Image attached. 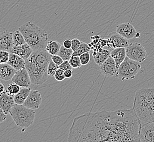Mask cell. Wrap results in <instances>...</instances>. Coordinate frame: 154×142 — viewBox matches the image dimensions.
I'll use <instances>...</instances> for the list:
<instances>
[{
	"label": "cell",
	"instance_id": "6da1fadb",
	"mask_svg": "<svg viewBox=\"0 0 154 142\" xmlns=\"http://www.w3.org/2000/svg\"><path fill=\"white\" fill-rule=\"evenodd\" d=\"M140 127L133 108L88 113L74 119L68 142H140Z\"/></svg>",
	"mask_w": 154,
	"mask_h": 142
},
{
	"label": "cell",
	"instance_id": "7a4b0ae2",
	"mask_svg": "<svg viewBox=\"0 0 154 142\" xmlns=\"http://www.w3.org/2000/svg\"><path fill=\"white\" fill-rule=\"evenodd\" d=\"M51 56L46 50L34 51L30 57L25 60V68L30 75L32 84L40 85L47 80L48 68Z\"/></svg>",
	"mask_w": 154,
	"mask_h": 142
},
{
	"label": "cell",
	"instance_id": "3957f363",
	"mask_svg": "<svg viewBox=\"0 0 154 142\" xmlns=\"http://www.w3.org/2000/svg\"><path fill=\"white\" fill-rule=\"evenodd\" d=\"M133 108L141 126L154 122V88L137 90Z\"/></svg>",
	"mask_w": 154,
	"mask_h": 142
},
{
	"label": "cell",
	"instance_id": "277c9868",
	"mask_svg": "<svg viewBox=\"0 0 154 142\" xmlns=\"http://www.w3.org/2000/svg\"><path fill=\"white\" fill-rule=\"evenodd\" d=\"M25 41L33 51L45 50L49 42L47 32L32 22H27L19 27Z\"/></svg>",
	"mask_w": 154,
	"mask_h": 142
},
{
	"label": "cell",
	"instance_id": "5b68a950",
	"mask_svg": "<svg viewBox=\"0 0 154 142\" xmlns=\"http://www.w3.org/2000/svg\"><path fill=\"white\" fill-rule=\"evenodd\" d=\"M13 121L18 126L26 128L32 124L35 118V110L27 108L23 104H15L9 112Z\"/></svg>",
	"mask_w": 154,
	"mask_h": 142
},
{
	"label": "cell",
	"instance_id": "8992f818",
	"mask_svg": "<svg viewBox=\"0 0 154 142\" xmlns=\"http://www.w3.org/2000/svg\"><path fill=\"white\" fill-rule=\"evenodd\" d=\"M140 63L126 56L124 61L119 66L116 77L122 81L134 79L141 69Z\"/></svg>",
	"mask_w": 154,
	"mask_h": 142
},
{
	"label": "cell",
	"instance_id": "52a82bcc",
	"mask_svg": "<svg viewBox=\"0 0 154 142\" xmlns=\"http://www.w3.org/2000/svg\"><path fill=\"white\" fill-rule=\"evenodd\" d=\"M126 55L131 59L142 63L147 58V53L144 47L138 42H134L126 48Z\"/></svg>",
	"mask_w": 154,
	"mask_h": 142
},
{
	"label": "cell",
	"instance_id": "ba28073f",
	"mask_svg": "<svg viewBox=\"0 0 154 142\" xmlns=\"http://www.w3.org/2000/svg\"><path fill=\"white\" fill-rule=\"evenodd\" d=\"M12 81L13 83H15L21 88H29L32 84L30 75L26 68L16 71L15 74L12 78Z\"/></svg>",
	"mask_w": 154,
	"mask_h": 142
},
{
	"label": "cell",
	"instance_id": "9c48e42d",
	"mask_svg": "<svg viewBox=\"0 0 154 142\" xmlns=\"http://www.w3.org/2000/svg\"><path fill=\"white\" fill-rule=\"evenodd\" d=\"M107 47L110 49H113L116 48H126L128 46V39L116 32L110 33L108 36Z\"/></svg>",
	"mask_w": 154,
	"mask_h": 142
},
{
	"label": "cell",
	"instance_id": "30bf717a",
	"mask_svg": "<svg viewBox=\"0 0 154 142\" xmlns=\"http://www.w3.org/2000/svg\"><path fill=\"white\" fill-rule=\"evenodd\" d=\"M139 139L141 142H154V122L141 126Z\"/></svg>",
	"mask_w": 154,
	"mask_h": 142
},
{
	"label": "cell",
	"instance_id": "8fae6325",
	"mask_svg": "<svg viewBox=\"0 0 154 142\" xmlns=\"http://www.w3.org/2000/svg\"><path fill=\"white\" fill-rule=\"evenodd\" d=\"M116 31L128 40L137 37L138 33L134 27L130 23L119 24L116 26Z\"/></svg>",
	"mask_w": 154,
	"mask_h": 142
},
{
	"label": "cell",
	"instance_id": "7c38bea8",
	"mask_svg": "<svg viewBox=\"0 0 154 142\" xmlns=\"http://www.w3.org/2000/svg\"><path fill=\"white\" fill-rule=\"evenodd\" d=\"M42 103L41 93L35 90H31L30 94L25 101L23 105L32 110L38 109Z\"/></svg>",
	"mask_w": 154,
	"mask_h": 142
},
{
	"label": "cell",
	"instance_id": "4fadbf2b",
	"mask_svg": "<svg viewBox=\"0 0 154 142\" xmlns=\"http://www.w3.org/2000/svg\"><path fill=\"white\" fill-rule=\"evenodd\" d=\"M101 73L107 77H113L116 73V65L113 57L110 56L100 66Z\"/></svg>",
	"mask_w": 154,
	"mask_h": 142
},
{
	"label": "cell",
	"instance_id": "5bb4252c",
	"mask_svg": "<svg viewBox=\"0 0 154 142\" xmlns=\"http://www.w3.org/2000/svg\"><path fill=\"white\" fill-rule=\"evenodd\" d=\"M14 46L13 33L7 31H4L1 33L0 51H7L11 53Z\"/></svg>",
	"mask_w": 154,
	"mask_h": 142
},
{
	"label": "cell",
	"instance_id": "9a60e30c",
	"mask_svg": "<svg viewBox=\"0 0 154 142\" xmlns=\"http://www.w3.org/2000/svg\"><path fill=\"white\" fill-rule=\"evenodd\" d=\"M15 102L14 97L9 96L6 91L0 95V109L3 110L7 114H9L12 107L14 106Z\"/></svg>",
	"mask_w": 154,
	"mask_h": 142
},
{
	"label": "cell",
	"instance_id": "2e32d148",
	"mask_svg": "<svg viewBox=\"0 0 154 142\" xmlns=\"http://www.w3.org/2000/svg\"><path fill=\"white\" fill-rule=\"evenodd\" d=\"M33 51L32 48L26 43L24 45H14L11 53L15 54L26 60L30 57Z\"/></svg>",
	"mask_w": 154,
	"mask_h": 142
},
{
	"label": "cell",
	"instance_id": "e0dca14e",
	"mask_svg": "<svg viewBox=\"0 0 154 142\" xmlns=\"http://www.w3.org/2000/svg\"><path fill=\"white\" fill-rule=\"evenodd\" d=\"M16 70L8 63L0 64V78L2 80L9 81L12 80L16 72Z\"/></svg>",
	"mask_w": 154,
	"mask_h": 142
},
{
	"label": "cell",
	"instance_id": "ac0fdd59",
	"mask_svg": "<svg viewBox=\"0 0 154 142\" xmlns=\"http://www.w3.org/2000/svg\"><path fill=\"white\" fill-rule=\"evenodd\" d=\"M110 56L116 61L117 71L119 66L124 61L127 56L126 48H116L113 49L111 51Z\"/></svg>",
	"mask_w": 154,
	"mask_h": 142
},
{
	"label": "cell",
	"instance_id": "d6986e66",
	"mask_svg": "<svg viewBox=\"0 0 154 142\" xmlns=\"http://www.w3.org/2000/svg\"><path fill=\"white\" fill-rule=\"evenodd\" d=\"M7 63L16 71L25 68V60L15 54L10 53L9 61Z\"/></svg>",
	"mask_w": 154,
	"mask_h": 142
},
{
	"label": "cell",
	"instance_id": "ffe728a7",
	"mask_svg": "<svg viewBox=\"0 0 154 142\" xmlns=\"http://www.w3.org/2000/svg\"><path fill=\"white\" fill-rule=\"evenodd\" d=\"M110 53L111 51L108 49L94 51L93 57L95 63L98 66H101L110 56Z\"/></svg>",
	"mask_w": 154,
	"mask_h": 142
},
{
	"label": "cell",
	"instance_id": "44dd1931",
	"mask_svg": "<svg viewBox=\"0 0 154 142\" xmlns=\"http://www.w3.org/2000/svg\"><path fill=\"white\" fill-rule=\"evenodd\" d=\"M31 89L30 88H22L17 94L14 97L15 104H23L30 94Z\"/></svg>",
	"mask_w": 154,
	"mask_h": 142
},
{
	"label": "cell",
	"instance_id": "7402d4cb",
	"mask_svg": "<svg viewBox=\"0 0 154 142\" xmlns=\"http://www.w3.org/2000/svg\"><path fill=\"white\" fill-rule=\"evenodd\" d=\"M61 47V45L57 41H51L48 42L45 48V50L47 51L51 55H58L60 50Z\"/></svg>",
	"mask_w": 154,
	"mask_h": 142
},
{
	"label": "cell",
	"instance_id": "603a6c76",
	"mask_svg": "<svg viewBox=\"0 0 154 142\" xmlns=\"http://www.w3.org/2000/svg\"><path fill=\"white\" fill-rule=\"evenodd\" d=\"M72 48H66L64 46H61L59 53V55L61 56L64 61H69L73 54Z\"/></svg>",
	"mask_w": 154,
	"mask_h": 142
},
{
	"label": "cell",
	"instance_id": "cb8c5ba5",
	"mask_svg": "<svg viewBox=\"0 0 154 142\" xmlns=\"http://www.w3.org/2000/svg\"><path fill=\"white\" fill-rule=\"evenodd\" d=\"M13 40L14 45H24L26 43L24 39V36L19 30L13 33Z\"/></svg>",
	"mask_w": 154,
	"mask_h": 142
},
{
	"label": "cell",
	"instance_id": "d4e9b609",
	"mask_svg": "<svg viewBox=\"0 0 154 142\" xmlns=\"http://www.w3.org/2000/svg\"><path fill=\"white\" fill-rule=\"evenodd\" d=\"M91 48L90 47L89 45L85 42H82L80 47L77 49V50L74 51L73 54V55L79 56L83 54L90 52L91 51Z\"/></svg>",
	"mask_w": 154,
	"mask_h": 142
},
{
	"label": "cell",
	"instance_id": "484cf974",
	"mask_svg": "<svg viewBox=\"0 0 154 142\" xmlns=\"http://www.w3.org/2000/svg\"><path fill=\"white\" fill-rule=\"evenodd\" d=\"M20 90V86H19L15 83H13L8 85L6 92V93L9 96L14 97L15 95L17 94Z\"/></svg>",
	"mask_w": 154,
	"mask_h": 142
},
{
	"label": "cell",
	"instance_id": "4316f807",
	"mask_svg": "<svg viewBox=\"0 0 154 142\" xmlns=\"http://www.w3.org/2000/svg\"><path fill=\"white\" fill-rule=\"evenodd\" d=\"M69 62L70 63L72 68L75 69H79L80 67L82 66L79 56L72 55L71 58L69 60Z\"/></svg>",
	"mask_w": 154,
	"mask_h": 142
},
{
	"label": "cell",
	"instance_id": "83f0119b",
	"mask_svg": "<svg viewBox=\"0 0 154 142\" xmlns=\"http://www.w3.org/2000/svg\"><path fill=\"white\" fill-rule=\"evenodd\" d=\"M59 66L57 65L55 63H54L51 60L48 68V74L49 75V76L54 77L57 70L59 69Z\"/></svg>",
	"mask_w": 154,
	"mask_h": 142
},
{
	"label": "cell",
	"instance_id": "f1b7e54d",
	"mask_svg": "<svg viewBox=\"0 0 154 142\" xmlns=\"http://www.w3.org/2000/svg\"><path fill=\"white\" fill-rule=\"evenodd\" d=\"M79 57H80V61L82 65H86L89 63L90 61V59H91L90 54L89 52H86L82 54L80 56H79Z\"/></svg>",
	"mask_w": 154,
	"mask_h": 142
},
{
	"label": "cell",
	"instance_id": "f546056e",
	"mask_svg": "<svg viewBox=\"0 0 154 142\" xmlns=\"http://www.w3.org/2000/svg\"><path fill=\"white\" fill-rule=\"evenodd\" d=\"M1 59L0 63H4L8 62L10 56V53L7 51H1L0 52Z\"/></svg>",
	"mask_w": 154,
	"mask_h": 142
},
{
	"label": "cell",
	"instance_id": "4dcf8cb0",
	"mask_svg": "<svg viewBox=\"0 0 154 142\" xmlns=\"http://www.w3.org/2000/svg\"><path fill=\"white\" fill-rule=\"evenodd\" d=\"M54 77L57 81H59V82L63 81L66 78L65 76V71H63L61 68H59V69L57 70Z\"/></svg>",
	"mask_w": 154,
	"mask_h": 142
},
{
	"label": "cell",
	"instance_id": "1f68e13d",
	"mask_svg": "<svg viewBox=\"0 0 154 142\" xmlns=\"http://www.w3.org/2000/svg\"><path fill=\"white\" fill-rule=\"evenodd\" d=\"M81 43H82V42L78 39H72L71 48L73 51H76L77 49L80 47Z\"/></svg>",
	"mask_w": 154,
	"mask_h": 142
},
{
	"label": "cell",
	"instance_id": "d6a6232c",
	"mask_svg": "<svg viewBox=\"0 0 154 142\" xmlns=\"http://www.w3.org/2000/svg\"><path fill=\"white\" fill-rule=\"evenodd\" d=\"M59 67L63 69V71H66L67 69H72L73 68L69 61H64L59 66Z\"/></svg>",
	"mask_w": 154,
	"mask_h": 142
},
{
	"label": "cell",
	"instance_id": "836d02e7",
	"mask_svg": "<svg viewBox=\"0 0 154 142\" xmlns=\"http://www.w3.org/2000/svg\"><path fill=\"white\" fill-rule=\"evenodd\" d=\"M51 60L54 63H55L58 66L60 65L64 60L62 59V57L59 55H53L51 56Z\"/></svg>",
	"mask_w": 154,
	"mask_h": 142
},
{
	"label": "cell",
	"instance_id": "e575fe53",
	"mask_svg": "<svg viewBox=\"0 0 154 142\" xmlns=\"http://www.w3.org/2000/svg\"><path fill=\"white\" fill-rule=\"evenodd\" d=\"M7 114L3 112L2 110L0 109V122L2 123L7 119Z\"/></svg>",
	"mask_w": 154,
	"mask_h": 142
},
{
	"label": "cell",
	"instance_id": "d590c367",
	"mask_svg": "<svg viewBox=\"0 0 154 142\" xmlns=\"http://www.w3.org/2000/svg\"><path fill=\"white\" fill-rule=\"evenodd\" d=\"M63 46L66 48H71L72 40L70 39H66L63 42Z\"/></svg>",
	"mask_w": 154,
	"mask_h": 142
},
{
	"label": "cell",
	"instance_id": "8d00e7d4",
	"mask_svg": "<svg viewBox=\"0 0 154 142\" xmlns=\"http://www.w3.org/2000/svg\"><path fill=\"white\" fill-rule=\"evenodd\" d=\"M73 75V72L72 69H67L65 71V76L66 78H71Z\"/></svg>",
	"mask_w": 154,
	"mask_h": 142
},
{
	"label": "cell",
	"instance_id": "74e56055",
	"mask_svg": "<svg viewBox=\"0 0 154 142\" xmlns=\"http://www.w3.org/2000/svg\"><path fill=\"white\" fill-rule=\"evenodd\" d=\"M5 91V88L2 83H0V94L3 93V92Z\"/></svg>",
	"mask_w": 154,
	"mask_h": 142
}]
</instances>
